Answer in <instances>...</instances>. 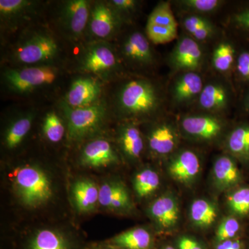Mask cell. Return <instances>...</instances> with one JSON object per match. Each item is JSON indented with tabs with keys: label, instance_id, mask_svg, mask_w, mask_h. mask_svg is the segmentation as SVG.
I'll list each match as a JSON object with an SVG mask.
<instances>
[{
	"label": "cell",
	"instance_id": "cell-1",
	"mask_svg": "<svg viewBox=\"0 0 249 249\" xmlns=\"http://www.w3.org/2000/svg\"><path fill=\"white\" fill-rule=\"evenodd\" d=\"M163 103L160 88L151 80L145 78H134L125 82L116 97V107L119 112L136 119L157 114Z\"/></svg>",
	"mask_w": 249,
	"mask_h": 249
},
{
	"label": "cell",
	"instance_id": "cell-2",
	"mask_svg": "<svg viewBox=\"0 0 249 249\" xmlns=\"http://www.w3.org/2000/svg\"><path fill=\"white\" fill-rule=\"evenodd\" d=\"M15 189L19 200L30 209H36L48 202L53 195L49 177L35 165H25L15 173Z\"/></svg>",
	"mask_w": 249,
	"mask_h": 249
},
{
	"label": "cell",
	"instance_id": "cell-3",
	"mask_svg": "<svg viewBox=\"0 0 249 249\" xmlns=\"http://www.w3.org/2000/svg\"><path fill=\"white\" fill-rule=\"evenodd\" d=\"M60 47L47 31H32L23 37L14 48L15 61L26 67L45 66L58 57Z\"/></svg>",
	"mask_w": 249,
	"mask_h": 249
},
{
	"label": "cell",
	"instance_id": "cell-4",
	"mask_svg": "<svg viewBox=\"0 0 249 249\" xmlns=\"http://www.w3.org/2000/svg\"><path fill=\"white\" fill-rule=\"evenodd\" d=\"M67 121V137L71 142L83 140L94 133L103 125L106 108L103 103L82 108H71L64 104Z\"/></svg>",
	"mask_w": 249,
	"mask_h": 249
},
{
	"label": "cell",
	"instance_id": "cell-5",
	"mask_svg": "<svg viewBox=\"0 0 249 249\" xmlns=\"http://www.w3.org/2000/svg\"><path fill=\"white\" fill-rule=\"evenodd\" d=\"M58 70L51 65L10 69L4 73L5 85L14 92L25 93L52 85L58 78Z\"/></svg>",
	"mask_w": 249,
	"mask_h": 249
},
{
	"label": "cell",
	"instance_id": "cell-6",
	"mask_svg": "<svg viewBox=\"0 0 249 249\" xmlns=\"http://www.w3.org/2000/svg\"><path fill=\"white\" fill-rule=\"evenodd\" d=\"M204 54L196 41L185 36L178 40L170 57V66L175 71L197 72L202 66Z\"/></svg>",
	"mask_w": 249,
	"mask_h": 249
},
{
	"label": "cell",
	"instance_id": "cell-7",
	"mask_svg": "<svg viewBox=\"0 0 249 249\" xmlns=\"http://www.w3.org/2000/svg\"><path fill=\"white\" fill-rule=\"evenodd\" d=\"M91 7L86 0L65 1L60 10V25L67 36L77 38L83 35L89 23Z\"/></svg>",
	"mask_w": 249,
	"mask_h": 249
},
{
	"label": "cell",
	"instance_id": "cell-8",
	"mask_svg": "<svg viewBox=\"0 0 249 249\" xmlns=\"http://www.w3.org/2000/svg\"><path fill=\"white\" fill-rule=\"evenodd\" d=\"M180 125L186 136L201 142H211L217 139L224 128L222 119L209 114L184 116Z\"/></svg>",
	"mask_w": 249,
	"mask_h": 249
},
{
	"label": "cell",
	"instance_id": "cell-9",
	"mask_svg": "<svg viewBox=\"0 0 249 249\" xmlns=\"http://www.w3.org/2000/svg\"><path fill=\"white\" fill-rule=\"evenodd\" d=\"M17 249H85L78 241L60 231L52 229L37 230L24 239Z\"/></svg>",
	"mask_w": 249,
	"mask_h": 249
},
{
	"label": "cell",
	"instance_id": "cell-10",
	"mask_svg": "<svg viewBox=\"0 0 249 249\" xmlns=\"http://www.w3.org/2000/svg\"><path fill=\"white\" fill-rule=\"evenodd\" d=\"M118 60L112 48L106 44L90 46L80 59V69L86 73L106 74L114 71L118 66Z\"/></svg>",
	"mask_w": 249,
	"mask_h": 249
},
{
	"label": "cell",
	"instance_id": "cell-11",
	"mask_svg": "<svg viewBox=\"0 0 249 249\" xmlns=\"http://www.w3.org/2000/svg\"><path fill=\"white\" fill-rule=\"evenodd\" d=\"M121 22L122 19L108 3L96 2L91 8L88 26L95 37L106 39L115 34Z\"/></svg>",
	"mask_w": 249,
	"mask_h": 249
},
{
	"label": "cell",
	"instance_id": "cell-12",
	"mask_svg": "<svg viewBox=\"0 0 249 249\" xmlns=\"http://www.w3.org/2000/svg\"><path fill=\"white\" fill-rule=\"evenodd\" d=\"M121 53L125 61L134 66L142 67L152 65L153 52L145 36L139 31L131 33L121 45Z\"/></svg>",
	"mask_w": 249,
	"mask_h": 249
},
{
	"label": "cell",
	"instance_id": "cell-13",
	"mask_svg": "<svg viewBox=\"0 0 249 249\" xmlns=\"http://www.w3.org/2000/svg\"><path fill=\"white\" fill-rule=\"evenodd\" d=\"M81 164L91 168H101L119 163V157L110 142L98 139L85 145L80 157Z\"/></svg>",
	"mask_w": 249,
	"mask_h": 249
},
{
	"label": "cell",
	"instance_id": "cell-14",
	"mask_svg": "<svg viewBox=\"0 0 249 249\" xmlns=\"http://www.w3.org/2000/svg\"><path fill=\"white\" fill-rule=\"evenodd\" d=\"M178 131L171 123L162 121L154 126L148 135V146L152 154L165 157L178 147Z\"/></svg>",
	"mask_w": 249,
	"mask_h": 249
},
{
	"label": "cell",
	"instance_id": "cell-15",
	"mask_svg": "<svg viewBox=\"0 0 249 249\" xmlns=\"http://www.w3.org/2000/svg\"><path fill=\"white\" fill-rule=\"evenodd\" d=\"M101 87L91 78H80L72 83L67 93L65 104L71 108H82L97 103Z\"/></svg>",
	"mask_w": 249,
	"mask_h": 249
},
{
	"label": "cell",
	"instance_id": "cell-16",
	"mask_svg": "<svg viewBox=\"0 0 249 249\" xmlns=\"http://www.w3.org/2000/svg\"><path fill=\"white\" fill-rule=\"evenodd\" d=\"M204 87L202 78L197 72H183L174 82L172 99L178 106H185L198 99Z\"/></svg>",
	"mask_w": 249,
	"mask_h": 249
},
{
	"label": "cell",
	"instance_id": "cell-17",
	"mask_svg": "<svg viewBox=\"0 0 249 249\" xmlns=\"http://www.w3.org/2000/svg\"><path fill=\"white\" fill-rule=\"evenodd\" d=\"M201 163L199 157L192 150H185L174 157L168 165V173L178 182L188 184L199 175Z\"/></svg>",
	"mask_w": 249,
	"mask_h": 249
},
{
	"label": "cell",
	"instance_id": "cell-18",
	"mask_svg": "<svg viewBox=\"0 0 249 249\" xmlns=\"http://www.w3.org/2000/svg\"><path fill=\"white\" fill-rule=\"evenodd\" d=\"M98 204L118 212L129 211L132 205L127 188L119 181H108L100 187Z\"/></svg>",
	"mask_w": 249,
	"mask_h": 249
},
{
	"label": "cell",
	"instance_id": "cell-19",
	"mask_svg": "<svg viewBox=\"0 0 249 249\" xmlns=\"http://www.w3.org/2000/svg\"><path fill=\"white\" fill-rule=\"evenodd\" d=\"M149 213L161 229H173L176 227L179 219L178 201L171 196H160L150 205Z\"/></svg>",
	"mask_w": 249,
	"mask_h": 249
},
{
	"label": "cell",
	"instance_id": "cell-20",
	"mask_svg": "<svg viewBox=\"0 0 249 249\" xmlns=\"http://www.w3.org/2000/svg\"><path fill=\"white\" fill-rule=\"evenodd\" d=\"M214 183L218 189L227 191L238 186L242 175L235 160L229 156L219 157L213 165Z\"/></svg>",
	"mask_w": 249,
	"mask_h": 249
},
{
	"label": "cell",
	"instance_id": "cell-21",
	"mask_svg": "<svg viewBox=\"0 0 249 249\" xmlns=\"http://www.w3.org/2000/svg\"><path fill=\"white\" fill-rule=\"evenodd\" d=\"M230 102L231 94L229 89L219 83H211L204 85L198 98L199 108L211 113L225 110L229 107Z\"/></svg>",
	"mask_w": 249,
	"mask_h": 249
},
{
	"label": "cell",
	"instance_id": "cell-22",
	"mask_svg": "<svg viewBox=\"0 0 249 249\" xmlns=\"http://www.w3.org/2000/svg\"><path fill=\"white\" fill-rule=\"evenodd\" d=\"M106 243L116 249H152L151 233L142 227L134 228L121 232Z\"/></svg>",
	"mask_w": 249,
	"mask_h": 249
},
{
	"label": "cell",
	"instance_id": "cell-23",
	"mask_svg": "<svg viewBox=\"0 0 249 249\" xmlns=\"http://www.w3.org/2000/svg\"><path fill=\"white\" fill-rule=\"evenodd\" d=\"M228 151L244 164H249V123L237 124L227 139Z\"/></svg>",
	"mask_w": 249,
	"mask_h": 249
},
{
	"label": "cell",
	"instance_id": "cell-24",
	"mask_svg": "<svg viewBox=\"0 0 249 249\" xmlns=\"http://www.w3.org/2000/svg\"><path fill=\"white\" fill-rule=\"evenodd\" d=\"M72 196L78 211L89 212L98 203L99 188L91 180L83 178L73 184Z\"/></svg>",
	"mask_w": 249,
	"mask_h": 249
},
{
	"label": "cell",
	"instance_id": "cell-25",
	"mask_svg": "<svg viewBox=\"0 0 249 249\" xmlns=\"http://www.w3.org/2000/svg\"><path fill=\"white\" fill-rule=\"evenodd\" d=\"M119 143L124 155L132 160H138L144 148L140 129L133 124H124L119 132Z\"/></svg>",
	"mask_w": 249,
	"mask_h": 249
},
{
	"label": "cell",
	"instance_id": "cell-26",
	"mask_svg": "<svg viewBox=\"0 0 249 249\" xmlns=\"http://www.w3.org/2000/svg\"><path fill=\"white\" fill-rule=\"evenodd\" d=\"M190 217L196 227L202 229L209 228L217 219V209L211 201L204 199H196L190 208Z\"/></svg>",
	"mask_w": 249,
	"mask_h": 249
},
{
	"label": "cell",
	"instance_id": "cell-27",
	"mask_svg": "<svg viewBox=\"0 0 249 249\" xmlns=\"http://www.w3.org/2000/svg\"><path fill=\"white\" fill-rule=\"evenodd\" d=\"M32 122V115L28 114L18 118L11 124L4 137V144L8 149L16 148L22 142L31 130Z\"/></svg>",
	"mask_w": 249,
	"mask_h": 249
},
{
	"label": "cell",
	"instance_id": "cell-28",
	"mask_svg": "<svg viewBox=\"0 0 249 249\" xmlns=\"http://www.w3.org/2000/svg\"><path fill=\"white\" fill-rule=\"evenodd\" d=\"M236 51L230 42H222L214 49L212 57V65L217 71L228 72L235 66Z\"/></svg>",
	"mask_w": 249,
	"mask_h": 249
},
{
	"label": "cell",
	"instance_id": "cell-29",
	"mask_svg": "<svg viewBox=\"0 0 249 249\" xmlns=\"http://www.w3.org/2000/svg\"><path fill=\"white\" fill-rule=\"evenodd\" d=\"M160 186V178L155 170L145 169L137 174L134 179L135 193L140 198L155 193Z\"/></svg>",
	"mask_w": 249,
	"mask_h": 249
},
{
	"label": "cell",
	"instance_id": "cell-30",
	"mask_svg": "<svg viewBox=\"0 0 249 249\" xmlns=\"http://www.w3.org/2000/svg\"><path fill=\"white\" fill-rule=\"evenodd\" d=\"M227 203L235 217H249V186L235 188L227 196Z\"/></svg>",
	"mask_w": 249,
	"mask_h": 249
},
{
	"label": "cell",
	"instance_id": "cell-31",
	"mask_svg": "<svg viewBox=\"0 0 249 249\" xmlns=\"http://www.w3.org/2000/svg\"><path fill=\"white\" fill-rule=\"evenodd\" d=\"M33 2L24 0H1L0 14L1 20H17L31 11Z\"/></svg>",
	"mask_w": 249,
	"mask_h": 249
},
{
	"label": "cell",
	"instance_id": "cell-32",
	"mask_svg": "<svg viewBox=\"0 0 249 249\" xmlns=\"http://www.w3.org/2000/svg\"><path fill=\"white\" fill-rule=\"evenodd\" d=\"M147 24L165 27H178L170 3L166 1H162L156 6L149 16Z\"/></svg>",
	"mask_w": 249,
	"mask_h": 249
},
{
	"label": "cell",
	"instance_id": "cell-33",
	"mask_svg": "<svg viewBox=\"0 0 249 249\" xmlns=\"http://www.w3.org/2000/svg\"><path fill=\"white\" fill-rule=\"evenodd\" d=\"M42 131L49 142H58L65 135V125L60 116L54 111H52L48 113L44 119Z\"/></svg>",
	"mask_w": 249,
	"mask_h": 249
},
{
	"label": "cell",
	"instance_id": "cell-34",
	"mask_svg": "<svg viewBox=\"0 0 249 249\" xmlns=\"http://www.w3.org/2000/svg\"><path fill=\"white\" fill-rule=\"evenodd\" d=\"M177 2L187 12L203 16L217 11L224 1L219 0H181Z\"/></svg>",
	"mask_w": 249,
	"mask_h": 249
},
{
	"label": "cell",
	"instance_id": "cell-35",
	"mask_svg": "<svg viewBox=\"0 0 249 249\" xmlns=\"http://www.w3.org/2000/svg\"><path fill=\"white\" fill-rule=\"evenodd\" d=\"M240 230V221L235 216H229L224 218L218 227L216 238L219 242L236 238Z\"/></svg>",
	"mask_w": 249,
	"mask_h": 249
},
{
	"label": "cell",
	"instance_id": "cell-36",
	"mask_svg": "<svg viewBox=\"0 0 249 249\" xmlns=\"http://www.w3.org/2000/svg\"><path fill=\"white\" fill-rule=\"evenodd\" d=\"M231 22L236 30L246 41L249 42V3L244 5L234 13Z\"/></svg>",
	"mask_w": 249,
	"mask_h": 249
},
{
	"label": "cell",
	"instance_id": "cell-37",
	"mask_svg": "<svg viewBox=\"0 0 249 249\" xmlns=\"http://www.w3.org/2000/svg\"><path fill=\"white\" fill-rule=\"evenodd\" d=\"M235 76L240 83L249 88V49H242L236 57L235 66Z\"/></svg>",
	"mask_w": 249,
	"mask_h": 249
},
{
	"label": "cell",
	"instance_id": "cell-38",
	"mask_svg": "<svg viewBox=\"0 0 249 249\" xmlns=\"http://www.w3.org/2000/svg\"><path fill=\"white\" fill-rule=\"evenodd\" d=\"M183 27L190 36L201 29L213 27L207 18L200 15L190 14L183 18Z\"/></svg>",
	"mask_w": 249,
	"mask_h": 249
},
{
	"label": "cell",
	"instance_id": "cell-39",
	"mask_svg": "<svg viewBox=\"0 0 249 249\" xmlns=\"http://www.w3.org/2000/svg\"><path fill=\"white\" fill-rule=\"evenodd\" d=\"M108 4L123 20L135 12L139 2L135 0H111Z\"/></svg>",
	"mask_w": 249,
	"mask_h": 249
},
{
	"label": "cell",
	"instance_id": "cell-40",
	"mask_svg": "<svg viewBox=\"0 0 249 249\" xmlns=\"http://www.w3.org/2000/svg\"><path fill=\"white\" fill-rule=\"evenodd\" d=\"M216 249H245L243 241L238 237L219 242Z\"/></svg>",
	"mask_w": 249,
	"mask_h": 249
},
{
	"label": "cell",
	"instance_id": "cell-41",
	"mask_svg": "<svg viewBox=\"0 0 249 249\" xmlns=\"http://www.w3.org/2000/svg\"><path fill=\"white\" fill-rule=\"evenodd\" d=\"M214 31L215 30L213 26V27L206 28V29L196 31L190 36L196 42H203L211 38L214 35Z\"/></svg>",
	"mask_w": 249,
	"mask_h": 249
},
{
	"label": "cell",
	"instance_id": "cell-42",
	"mask_svg": "<svg viewBox=\"0 0 249 249\" xmlns=\"http://www.w3.org/2000/svg\"><path fill=\"white\" fill-rule=\"evenodd\" d=\"M178 247L179 249H203L196 241L186 236H183L179 239Z\"/></svg>",
	"mask_w": 249,
	"mask_h": 249
},
{
	"label": "cell",
	"instance_id": "cell-43",
	"mask_svg": "<svg viewBox=\"0 0 249 249\" xmlns=\"http://www.w3.org/2000/svg\"><path fill=\"white\" fill-rule=\"evenodd\" d=\"M242 108L246 113L249 114V88L246 89L245 94L242 98Z\"/></svg>",
	"mask_w": 249,
	"mask_h": 249
},
{
	"label": "cell",
	"instance_id": "cell-44",
	"mask_svg": "<svg viewBox=\"0 0 249 249\" xmlns=\"http://www.w3.org/2000/svg\"><path fill=\"white\" fill-rule=\"evenodd\" d=\"M85 249H116L111 247V246L107 245V243L103 244V245H98L91 246V247H88V248H85Z\"/></svg>",
	"mask_w": 249,
	"mask_h": 249
},
{
	"label": "cell",
	"instance_id": "cell-45",
	"mask_svg": "<svg viewBox=\"0 0 249 249\" xmlns=\"http://www.w3.org/2000/svg\"><path fill=\"white\" fill-rule=\"evenodd\" d=\"M163 249H174L173 247H170V246H168V247H165V248Z\"/></svg>",
	"mask_w": 249,
	"mask_h": 249
}]
</instances>
